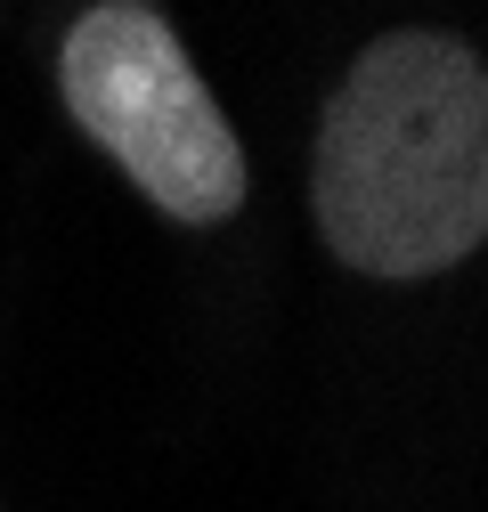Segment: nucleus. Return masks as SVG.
Returning a JSON list of instances; mask_svg holds the SVG:
<instances>
[{
	"instance_id": "1",
	"label": "nucleus",
	"mask_w": 488,
	"mask_h": 512,
	"mask_svg": "<svg viewBox=\"0 0 488 512\" xmlns=\"http://www.w3.org/2000/svg\"><path fill=\"white\" fill-rule=\"evenodd\" d=\"M318 228L358 277H440L488 236V66L464 41L391 33L318 122Z\"/></svg>"
},
{
	"instance_id": "2",
	"label": "nucleus",
	"mask_w": 488,
	"mask_h": 512,
	"mask_svg": "<svg viewBox=\"0 0 488 512\" xmlns=\"http://www.w3.org/2000/svg\"><path fill=\"white\" fill-rule=\"evenodd\" d=\"M57 82H66V114L171 220L204 228L244 204V147L163 9H147V0L82 9L66 57H57Z\"/></svg>"
}]
</instances>
